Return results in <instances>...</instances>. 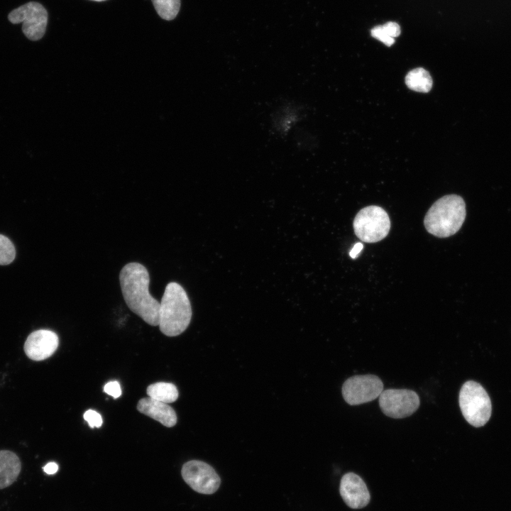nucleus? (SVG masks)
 I'll return each mask as SVG.
<instances>
[{
    "instance_id": "4be33fe9",
    "label": "nucleus",
    "mask_w": 511,
    "mask_h": 511,
    "mask_svg": "<svg viewBox=\"0 0 511 511\" xmlns=\"http://www.w3.org/2000/svg\"><path fill=\"white\" fill-rule=\"evenodd\" d=\"M44 472L48 475L55 474L58 470V465L55 462H50L43 468Z\"/></svg>"
},
{
    "instance_id": "dca6fc26",
    "label": "nucleus",
    "mask_w": 511,
    "mask_h": 511,
    "mask_svg": "<svg viewBox=\"0 0 511 511\" xmlns=\"http://www.w3.org/2000/svg\"><path fill=\"white\" fill-rule=\"evenodd\" d=\"M158 14L163 19L170 21L177 15L180 0H151Z\"/></svg>"
},
{
    "instance_id": "6ab92c4d",
    "label": "nucleus",
    "mask_w": 511,
    "mask_h": 511,
    "mask_svg": "<svg viewBox=\"0 0 511 511\" xmlns=\"http://www.w3.org/2000/svg\"><path fill=\"white\" fill-rule=\"evenodd\" d=\"M84 419L88 422L91 428H99L103 423L101 416L97 412L92 410H88L84 412Z\"/></svg>"
},
{
    "instance_id": "412c9836",
    "label": "nucleus",
    "mask_w": 511,
    "mask_h": 511,
    "mask_svg": "<svg viewBox=\"0 0 511 511\" xmlns=\"http://www.w3.org/2000/svg\"><path fill=\"white\" fill-rule=\"evenodd\" d=\"M382 26L388 35L393 38L398 37L401 33L400 27L397 23L389 21Z\"/></svg>"
},
{
    "instance_id": "aec40b11",
    "label": "nucleus",
    "mask_w": 511,
    "mask_h": 511,
    "mask_svg": "<svg viewBox=\"0 0 511 511\" xmlns=\"http://www.w3.org/2000/svg\"><path fill=\"white\" fill-rule=\"evenodd\" d=\"M104 392L112 396L114 398H117L121 395V389L120 384L117 381H110L107 383L104 387Z\"/></svg>"
},
{
    "instance_id": "a211bd4d",
    "label": "nucleus",
    "mask_w": 511,
    "mask_h": 511,
    "mask_svg": "<svg viewBox=\"0 0 511 511\" xmlns=\"http://www.w3.org/2000/svg\"><path fill=\"white\" fill-rule=\"evenodd\" d=\"M370 33L373 38L380 40L387 46H391L395 43V38L388 35L383 28V26H375L371 29Z\"/></svg>"
},
{
    "instance_id": "2eb2a0df",
    "label": "nucleus",
    "mask_w": 511,
    "mask_h": 511,
    "mask_svg": "<svg viewBox=\"0 0 511 511\" xmlns=\"http://www.w3.org/2000/svg\"><path fill=\"white\" fill-rule=\"evenodd\" d=\"M147 395L158 401L171 403L178 398L177 387L170 383L159 382L150 385L147 388Z\"/></svg>"
},
{
    "instance_id": "9b49d317",
    "label": "nucleus",
    "mask_w": 511,
    "mask_h": 511,
    "mask_svg": "<svg viewBox=\"0 0 511 511\" xmlns=\"http://www.w3.org/2000/svg\"><path fill=\"white\" fill-rule=\"evenodd\" d=\"M339 490L344 502L352 509L363 508L370 502V496L366 483L353 473L343 476Z\"/></svg>"
},
{
    "instance_id": "f03ea898",
    "label": "nucleus",
    "mask_w": 511,
    "mask_h": 511,
    "mask_svg": "<svg viewBox=\"0 0 511 511\" xmlns=\"http://www.w3.org/2000/svg\"><path fill=\"white\" fill-rule=\"evenodd\" d=\"M160 304L158 326L161 332L167 336H176L184 332L192 315L191 304L184 288L175 282L168 283Z\"/></svg>"
},
{
    "instance_id": "4468645a",
    "label": "nucleus",
    "mask_w": 511,
    "mask_h": 511,
    "mask_svg": "<svg viewBox=\"0 0 511 511\" xmlns=\"http://www.w3.org/2000/svg\"><path fill=\"white\" fill-rule=\"evenodd\" d=\"M405 84L412 90L426 93L432 89L433 82L427 70L422 67H417L407 74Z\"/></svg>"
},
{
    "instance_id": "9d476101",
    "label": "nucleus",
    "mask_w": 511,
    "mask_h": 511,
    "mask_svg": "<svg viewBox=\"0 0 511 511\" xmlns=\"http://www.w3.org/2000/svg\"><path fill=\"white\" fill-rule=\"evenodd\" d=\"M58 344V336L54 331L39 329L28 335L23 348L30 359L40 361L51 356L57 350Z\"/></svg>"
},
{
    "instance_id": "6e6552de",
    "label": "nucleus",
    "mask_w": 511,
    "mask_h": 511,
    "mask_svg": "<svg viewBox=\"0 0 511 511\" xmlns=\"http://www.w3.org/2000/svg\"><path fill=\"white\" fill-rule=\"evenodd\" d=\"M378 397L382 412L395 419L412 415L420 404L417 393L408 389H387L383 390Z\"/></svg>"
},
{
    "instance_id": "39448f33",
    "label": "nucleus",
    "mask_w": 511,
    "mask_h": 511,
    "mask_svg": "<svg viewBox=\"0 0 511 511\" xmlns=\"http://www.w3.org/2000/svg\"><path fill=\"white\" fill-rule=\"evenodd\" d=\"M390 220L380 207L368 206L360 210L353 220L356 236L366 243H375L388 234Z\"/></svg>"
},
{
    "instance_id": "20e7f679",
    "label": "nucleus",
    "mask_w": 511,
    "mask_h": 511,
    "mask_svg": "<svg viewBox=\"0 0 511 511\" xmlns=\"http://www.w3.org/2000/svg\"><path fill=\"white\" fill-rule=\"evenodd\" d=\"M458 402L462 414L470 424L480 427L488 422L492 412L491 401L478 383L466 382L460 390Z\"/></svg>"
},
{
    "instance_id": "1a4fd4ad",
    "label": "nucleus",
    "mask_w": 511,
    "mask_h": 511,
    "mask_svg": "<svg viewBox=\"0 0 511 511\" xmlns=\"http://www.w3.org/2000/svg\"><path fill=\"white\" fill-rule=\"evenodd\" d=\"M181 474L185 482L194 491L212 494L219 488L221 480L215 470L208 463L191 460L182 467Z\"/></svg>"
},
{
    "instance_id": "423d86ee",
    "label": "nucleus",
    "mask_w": 511,
    "mask_h": 511,
    "mask_svg": "<svg viewBox=\"0 0 511 511\" xmlns=\"http://www.w3.org/2000/svg\"><path fill=\"white\" fill-rule=\"evenodd\" d=\"M48 14L45 8L37 1H28L8 14L13 24H22V32L30 40L41 39L46 31Z\"/></svg>"
},
{
    "instance_id": "7ed1b4c3",
    "label": "nucleus",
    "mask_w": 511,
    "mask_h": 511,
    "mask_svg": "<svg viewBox=\"0 0 511 511\" xmlns=\"http://www.w3.org/2000/svg\"><path fill=\"white\" fill-rule=\"evenodd\" d=\"M466 204L456 194L442 197L427 212L424 224L427 231L437 237L446 238L455 234L466 218Z\"/></svg>"
},
{
    "instance_id": "f3484780",
    "label": "nucleus",
    "mask_w": 511,
    "mask_h": 511,
    "mask_svg": "<svg viewBox=\"0 0 511 511\" xmlns=\"http://www.w3.org/2000/svg\"><path fill=\"white\" fill-rule=\"evenodd\" d=\"M16 250L11 241L0 234V265H8L15 258Z\"/></svg>"
},
{
    "instance_id": "ddd939ff",
    "label": "nucleus",
    "mask_w": 511,
    "mask_h": 511,
    "mask_svg": "<svg viewBox=\"0 0 511 511\" xmlns=\"http://www.w3.org/2000/svg\"><path fill=\"white\" fill-rule=\"evenodd\" d=\"M21 470L18 456L9 450L0 451V489L13 484L18 478Z\"/></svg>"
},
{
    "instance_id": "5701e85b",
    "label": "nucleus",
    "mask_w": 511,
    "mask_h": 511,
    "mask_svg": "<svg viewBox=\"0 0 511 511\" xmlns=\"http://www.w3.org/2000/svg\"><path fill=\"white\" fill-rule=\"evenodd\" d=\"M363 248V246L361 243H357L355 244L353 248L351 249V251L349 253L350 256L352 258H355L357 255L361 252L362 248Z\"/></svg>"
},
{
    "instance_id": "b1692460",
    "label": "nucleus",
    "mask_w": 511,
    "mask_h": 511,
    "mask_svg": "<svg viewBox=\"0 0 511 511\" xmlns=\"http://www.w3.org/2000/svg\"><path fill=\"white\" fill-rule=\"evenodd\" d=\"M91 1H106V0H91Z\"/></svg>"
},
{
    "instance_id": "f257e3e1",
    "label": "nucleus",
    "mask_w": 511,
    "mask_h": 511,
    "mask_svg": "<svg viewBox=\"0 0 511 511\" xmlns=\"http://www.w3.org/2000/svg\"><path fill=\"white\" fill-rule=\"evenodd\" d=\"M120 285L128 308L147 324L159 325L160 302L149 292L150 276L142 264L129 263L119 274Z\"/></svg>"
},
{
    "instance_id": "0eeeda50",
    "label": "nucleus",
    "mask_w": 511,
    "mask_h": 511,
    "mask_svg": "<svg viewBox=\"0 0 511 511\" xmlns=\"http://www.w3.org/2000/svg\"><path fill=\"white\" fill-rule=\"evenodd\" d=\"M383 390V383L375 375H358L348 378L342 385V395L350 405H358L378 398Z\"/></svg>"
},
{
    "instance_id": "f8f14e48",
    "label": "nucleus",
    "mask_w": 511,
    "mask_h": 511,
    "mask_svg": "<svg viewBox=\"0 0 511 511\" xmlns=\"http://www.w3.org/2000/svg\"><path fill=\"white\" fill-rule=\"evenodd\" d=\"M137 409L141 413L159 422L165 427H172L177 423L175 410L167 403L151 397L141 399L138 402Z\"/></svg>"
}]
</instances>
